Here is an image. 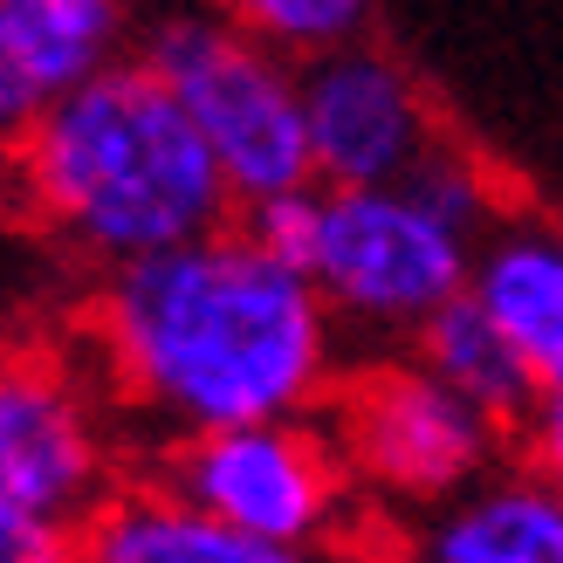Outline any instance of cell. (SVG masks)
Returning <instances> with one entry per match:
<instances>
[{
    "mask_svg": "<svg viewBox=\"0 0 563 563\" xmlns=\"http://www.w3.org/2000/svg\"><path fill=\"white\" fill-rule=\"evenodd\" d=\"M302 268L275 262L247 228H213L103 275V372L165 433L296 419L323 399L336 330Z\"/></svg>",
    "mask_w": 563,
    "mask_h": 563,
    "instance_id": "obj_1",
    "label": "cell"
},
{
    "mask_svg": "<svg viewBox=\"0 0 563 563\" xmlns=\"http://www.w3.org/2000/svg\"><path fill=\"white\" fill-rule=\"evenodd\" d=\"M14 179L21 213L103 275L228 228L241 207L213 145L145 55L42 97L14 137Z\"/></svg>",
    "mask_w": 563,
    "mask_h": 563,
    "instance_id": "obj_2",
    "label": "cell"
},
{
    "mask_svg": "<svg viewBox=\"0 0 563 563\" xmlns=\"http://www.w3.org/2000/svg\"><path fill=\"white\" fill-rule=\"evenodd\" d=\"M145 63L186 103V118L200 124L241 207L317 179L296 55L268 48L262 35H247L241 21L213 8V14L165 21L145 42Z\"/></svg>",
    "mask_w": 563,
    "mask_h": 563,
    "instance_id": "obj_3",
    "label": "cell"
},
{
    "mask_svg": "<svg viewBox=\"0 0 563 563\" xmlns=\"http://www.w3.org/2000/svg\"><path fill=\"white\" fill-rule=\"evenodd\" d=\"M474 275V234L440 220L406 179L391 186H323V228L309 282L330 317L364 330H419Z\"/></svg>",
    "mask_w": 563,
    "mask_h": 563,
    "instance_id": "obj_4",
    "label": "cell"
},
{
    "mask_svg": "<svg viewBox=\"0 0 563 563\" xmlns=\"http://www.w3.org/2000/svg\"><path fill=\"white\" fill-rule=\"evenodd\" d=\"M344 446L296 419H247V427L179 433L165 454V488L200 501L207 516L255 543H275L282 556H302L323 543L344 516Z\"/></svg>",
    "mask_w": 563,
    "mask_h": 563,
    "instance_id": "obj_5",
    "label": "cell"
},
{
    "mask_svg": "<svg viewBox=\"0 0 563 563\" xmlns=\"http://www.w3.org/2000/svg\"><path fill=\"white\" fill-rule=\"evenodd\" d=\"M501 419L446 385L433 364H391L344 391L336 406V446L372 488L399 501L461 495L495 454Z\"/></svg>",
    "mask_w": 563,
    "mask_h": 563,
    "instance_id": "obj_6",
    "label": "cell"
},
{
    "mask_svg": "<svg viewBox=\"0 0 563 563\" xmlns=\"http://www.w3.org/2000/svg\"><path fill=\"white\" fill-rule=\"evenodd\" d=\"M302 118L323 186H391L440 145L433 103L412 69L364 35L302 63Z\"/></svg>",
    "mask_w": 563,
    "mask_h": 563,
    "instance_id": "obj_7",
    "label": "cell"
},
{
    "mask_svg": "<svg viewBox=\"0 0 563 563\" xmlns=\"http://www.w3.org/2000/svg\"><path fill=\"white\" fill-rule=\"evenodd\" d=\"M0 474L69 543L110 501V446L90 391L42 357H14L0 378Z\"/></svg>",
    "mask_w": 563,
    "mask_h": 563,
    "instance_id": "obj_8",
    "label": "cell"
},
{
    "mask_svg": "<svg viewBox=\"0 0 563 563\" xmlns=\"http://www.w3.org/2000/svg\"><path fill=\"white\" fill-rule=\"evenodd\" d=\"M76 550L97 556V563H296L275 543H255V537H241V529H228L220 516H207L200 501L173 495L165 482L110 495L103 509L82 522Z\"/></svg>",
    "mask_w": 563,
    "mask_h": 563,
    "instance_id": "obj_9",
    "label": "cell"
},
{
    "mask_svg": "<svg viewBox=\"0 0 563 563\" xmlns=\"http://www.w3.org/2000/svg\"><path fill=\"white\" fill-rule=\"evenodd\" d=\"M467 289L488 302V317L509 330L543 391H563V234L501 228L474 255Z\"/></svg>",
    "mask_w": 563,
    "mask_h": 563,
    "instance_id": "obj_10",
    "label": "cell"
},
{
    "mask_svg": "<svg viewBox=\"0 0 563 563\" xmlns=\"http://www.w3.org/2000/svg\"><path fill=\"white\" fill-rule=\"evenodd\" d=\"M433 563H563V482L516 474L454 501L427 529Z\"/></svg>",
    "mask_w": 563,
    "mask_h": 563,
    "instance_id": "obj_11",
    "label": "cell"
},
{
    "mask_svg": "<svg viewBox=\"0 0 563 563\" xmlns=\"http://www.w3.org/2000/svg\"><path fill=\"white\" fill-rule=\"evenodd\" d=\"M412 336H419V364H433L446 385H461L474 406H488L501 419V427L537 412V399H543L537 372H529V357L509 344V330L488 317V302L474 289L446 296Z\"/></svg>",
    "mask_w": 563,
    "mask_h": 563,
    "instance_id": "obj_12",
    "label": "cell"
},
{
    "mask_svg": "<svg viewBox=\"0 0 563 563\" xmlns=\"http://www.w3.org/2000/svg\"><path fill=\"white\" fill-rule=\"evenodd\" d=\"M0 35L35 76V90L55 97L124 63V0H0Z\"/></svg>",
    "mask_w": 563,
    "mask_h": 563,
    "instance_id": "obj_13",
    "label": "cell"
},
{
    "mask_svg": "<svg viewBox=\"0 0 563 563\" xmlns=\"http://www.w3.org/2000/svg\"><path fill=\"white\" fill-rule=\"evenodd\" d=\"M213 8L228 21H241L247 35H262L268 48L309 63V55H323V48L357 42L372 0H213Z\"/></svg>",
    "mask_w": 563,
    "mask_h": 563,
    "instance_id": "obj_14",
    "label": "cell"
},
{
    "mask_svg": "<svg viewBox=\"0 0 563 563\" xmlns=\"http://www.w3.org/2000/svg\"><path fill=\"white\" fill-rule=\"evenodd\" d=\"M406 186L427 200L440 220H454L461 234H482L488 220H495V192H488V173L474 165L467 152H454V145H433L427 158L406 173Z\"/></svg>",
    "mask_w": 563,
    "mask_h": 563,
    "instance_id": "obj_15",
    "label": "cell"
},
{
    "mask_svg": "<svg viewBox=\"0 0 563 563\" xmlns=\"http://www.w3.org/2000/svg\"><path fill=\"white\" fill-rule=\"evenodd\" d=\"M241 228L255 234L275 262H289L309 275V255H317V228H323V179L289 186V192H268V200H247L241 207Z\"/></svg>",
    "mask_w": 563,
    "mask_h": 563,
    "instance_id": "obj_16",
    "label": "cell"
},
{
    "mask_svg": "<svg viewBox=\"0 0 563 563\" xmlns=\"http://www.w3.org/2000/svg\"><path fill=\"white\" fill-rule=\"evenodd\" d=\"M69 550L76 543L8 482V474H0V563H55V556H69Z\"/></svg>",
    "mask_w": 563,
    "mask_h": 563,
    "instance_id": "obj_17",
    "label": "cell"
},
{
    "mask_svg": "<svg viewBox=\"0 0 563 563\" xmlns=\"http://www.w3.org/2000/svg\"><path fill=\"white\" fill-rule=\"evenodd\" d=\"M42 110V90L35 76L21 69V55L8 48V35H0V145H14V137L27 131V118Z\"/></svg>",
    "mask_w": 563,
    "mask_h": 563,
    "instance_id": "obj_18",
    "label": "cell"
},
{
    "mask_svg": "<svg viewBox=\"0 0 563 563\" xmlns=\"http://www.w3.org/2000/svg\"><path fill=\"white\" fill-rule=\"evenodd\" d=\"M529 446H537V467L550 482H563V391H543L537 412H529Z\"/></svg>",
    "mask_w": 563,
    "mask_h": 563,
    "instance_id": "obj_19",
    "label": "cell"
},
{
    "mask_svg": "<svg viewBox=\"0 0 563 563\" xmlns=\"http://www.w3.org/2000/svg\"><path fill=\"white\" fill-rule=\"evenodd\" d=\"M21 207V179H14V145H0V220Z\"/></svg>",
    "mask_w": 563,
    "mask_h": 563,
    "instance_id": "obj_20",
    "label": "cell"
},
{
    "mask_svg": "<svg viewBox=\"0 0 563 563\" xmlns=\"http://www.w3.org/2000/svg\"><path fill=\"white\" fill-rule=\"evenodd\" d=\"M8 364H14V344H8V330H0V378H8Z\"/></svg>",
    "mask_w": 563,
    "mask_h": 563,
    "instance_id": "obj_21",
    "label": "cell"
}]
</instances>
